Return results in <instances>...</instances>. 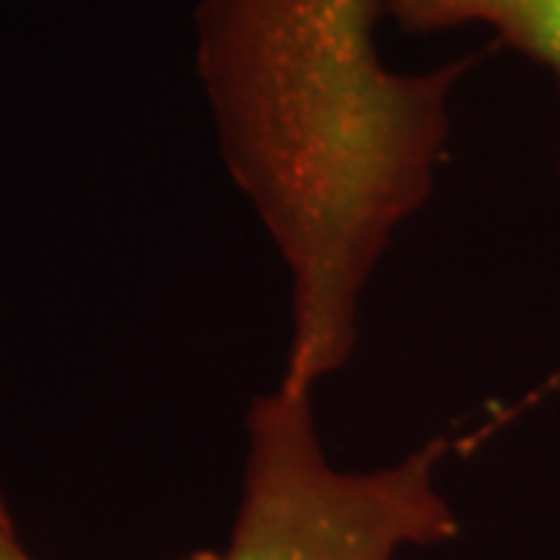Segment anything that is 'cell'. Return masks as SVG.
<instances>
[{
	"label": "cell",
	"mask_w": 560,
	"mask_h": 560,
	"mask_svg": "<svg viewBox=\"0 0 560 560\" xmlns=\"http://www.w3.org/2000/svg\"><path fill=\"white\" fill-rule=\"evenodd\" d=\"M0 560H35L16 536V523L7 511V501L0 495Z\"/></svg>",
	"instance_id": "3957f363"
},
{
	"label": "cell",
	"mask_w": 560,
	"mask_h": 560,
	"mask_svg": "<svg viewBox=\"0 0 560 560\" xmlns=\"http://www.w3.org/2000/svg\"><path fill=\"white\" fill-rule=\"evenodd\" d=\"M246 474L224 551L190 560H396L408 545H436L458 521L436 486L452 440L368 474L337 470L320 452L312 396L278 386L249 408Z\"/></svg>",
	"instance_id": "6da1fadb"
},
{
	"label": "cell",
	"mask_w": 560,
	"mask_h": 560,
	"mask_svg": "<svg viewBox=\"0 0 560 560\" xmlns=\"http://www.w3.org/2000/svg\"><path fill=\"white\" fill-rule=\"evenodd\" d=\"M405 28L486 22L521 54L548 66L560 84V0H377Z\"/></svg>",
	"instance_id": "7a4b0ae2"
}]
</instances>
